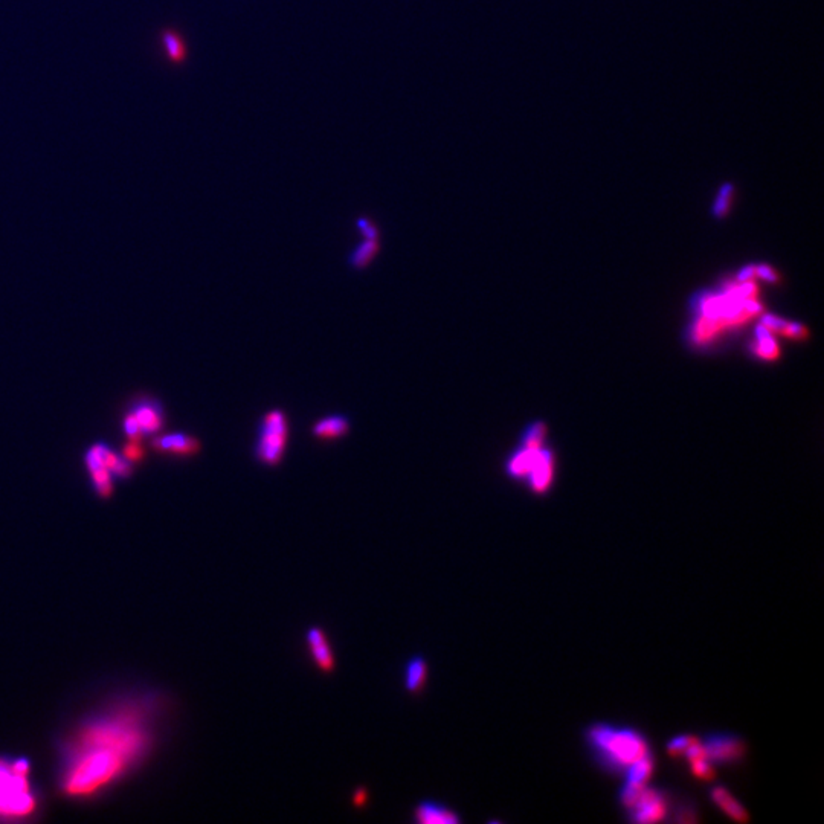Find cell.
<instances>
[{
  "instance_id": "cell-1",
  "label": "cell",
  "mask_w": 824,
  "mask_h": 824,
  "mask_svg": "<svg viewBox=\"0 0 824 824\" xmlns=\"http://www.w3.org/2000/svg\"><path fill=\"white\" fill-rule=\"evenodd\" d=\"M152 744L150 710L124 703L92 716L61 751L60 786L73 799H87L124 777Z\"/></svg>"
},
{
  "instance_id": "cell-2",
  "label": "cell",
  "mask_w": 824,
  "mask_h": 824,
  "mask_svg": "<svg viewBox=\"0 0 824 824\" xmlns=\"http://www.w3.org/2000/svg\"><path fill=\"white\" fill-rule=\"evenodd\" d=\"M39 806L31 782V763L23 757H0V820L31 817Z\"/></svg>"
},
{
  "instance_id": "cell-3",
  "label": "cell",
  "mask_w": 824,
  "mask_h": 824,
  "mask_svg": "<svg viewBox=\"0 0 824 824\" xmlns=\"http://www.w3.org/2000/svg\"><path fill=\"white\" fill-rule=\"evenodd\" d=\"M589 740L603 761L615 768H627L638 758L651 754L644 737L629 728L592 727Z\"/></svg>"
},
{
  "instance_id": "cell-4",
  "label": "cell",
  "mask_w": 824,
  "mask_h": 824,
  "mask_svg": "<svg viewBox=\"0 0 824 824\" xmlns=\"http://www.w3.org/2000/svg\"><path fill=\"white\" fill-rule=\"evenodd\" d=\"M289 441V420L281 410L266 412L258 426L255 458L267 467L278 466L284 458Z\"/></svg>"
},
{
  "instance_id": "cell-5",
  "label": "cell",
  "mask_w": 824,
  "mask_h": 824,
  "mask_svg": "<svg viewBox=\"0 0 824 824\" xmlns=\"http://www.w3.org/2000/svg\"><path fill=\"white\" fill-rule=\"evenodd\" d=\"M632 820L637 823H656L661 821L665 816V799L661 791L643 788L640 797L634 803Z\"/></svg>"
},
{
  "instance_id": "cell-6",
  "label": "cell",
  "mask_w": 824,
  "mask_h": 824,
  "mask_svg": "<svg viewBox=\"0 0 824 824\" xmlns=\"http://www.w3.org/2000/svg\"><path fill=\"white\" fill-rule=\"evenodd\" d=\"M702 746L708 761L716 763L733 762L744 753V746L740 744V740L731 736H715L708 739Z\"/></svg>"
},
{
  "instance_id": "cell-7",
  "label": "cell",
  "mask_w": 824,
  "mask_h": 824,
  "mask_svg": "<svg viewBox=\"0 0 824 824\" xmlns=\"http://www.w3.org/2000/svg\"><path fill=\"white\" fill-rule=\"evenodd\" d=\"M305 641H307L314 664H316L322 672H331L335 669V656H333L328 638L322 629L310 627L307 631V635H305Z\"/></svg>"
},
{
  "instance_id": "cell-8",
  "label": "cell",
  "mask_w": 824,
  "mask_h": 824,
  "mask_svg": "<svg viewBox=\"0 0 824 824\" xmlns=\"http://www.w3.org/2000/svg\"><path fill=\"white\" fill-rule=\"evenodd\" d=\"M554 478V458L550 450H545L543 448L538 452V458L533 469L530 470L529 479L530 487L534 493H543L547 490Z\"/></svg>"
},
{
  "instance_id": "cell-9",
  "label": "cell",
  "mask_w": 824,
  "mask_h": 824,
  "mask_svg": "<svg viewBox=\"0 0 824 824\" xmlns=\"http://www.w3.org/2000/svg\"><path fill=\"white\" fill-rule=\"evenodd\" d=\"M350 432V420L348 417L342 414H331L324 417L313 424L312 433L322 441H333L339 440Z\"/></svg>"
},
{
  "instance_id": "cell-10",
  "label": "cell",
  "mask_w": 824,
  "mask_h": 824,
  "mask_svg": "<svg viewBox=\"0 0 824 824\" xmlns=\"http://www.w3.org/2000/svg\"><path fill=\"white\" fill-rule=\"evenodd\" d=\"M415 821L422 824H453L460 823V817L444 804L435 801H422L414 811Z\"/></svg>"
},
{
  "instance_id": "cell-11",
  "label": "cell",
  "mask_w": 824,
  "mask_h": 824,
  "mask_svg": "<svg viewBox=\"0 0 824 824\" xmlns=\"http://www.w3.org/2000/svg\"><path fill=\"white\" fill-rule=\"evenodd\" d=\"M154 446L157 449H162V450L180 453V455H191V453L199 450L200 444L197 443V440H194L192 437H188V435L173 433V435H166V437H162V438H157L154 441Z\"/></svg>"
},
{
  "instance_id": "cell-12",
  "label": "cell",
  "mask_w": 824,
  "mask_h": 824,
  "mask_svg": "<svg viewBox=\"0 0 824 824\" xmlns=\"http://www.w3.org/2000/svg\"><path fill=\"white\" fill-rule=\"evenodd\" d=\"M541 450V449H539ZM539 450H530L521 448L507 461V474L513 478H527L533 469L536 458H538Z\"/></svg>"
},
{
  "instance_id": "cell-13",
  "label": "cell",
  "mask_w": 824,
  "mask_h": 824,
  "mask_svg": "<svg viewBox=\"0 0 824 824\" xmlns=\"http://www.w3.org/2000/svg\"><path fill=\"white\" fill-rule=\"evenodd\" d=\"M428 680V663L422 656H415L405 669V687L410 693H419Z\"/></svg>"
},
{
  "instance_id": "cell-14",
  "label": "cell",
  "mask_w": 824,
  "mask_h": 824,
  "mask_svg": "<svg viewBox=\"0 0 824 824\" xmlns=\"http://www.w3.org/2000/svg\"><path fill=\"white\" fill-rule=\"evenodd\" d=\"M710 797L728 817L733 820L745 821L748 818L746 811L740 806V803H737L733 795H731L725 788H722V786H715L710 792Z\"/></svg>"
},
{
  "instance_id": "cell-15",
  "label": "cell",
  "mask_w": 824,
  "mask_h": 824,
  "mask_svg": "<svg viewBox=\"0 0 824 824\" xmlns=\"http://www.w3.org/2000/svg\"><path fill=\"white\" fill-rule=\"evenodd\" d=\"M379 249H381V246H379V238H365L364 242L359 243L353 249V252L350 254L348 258L350 266L355 267L357 271L365 269L367 266L373 263L376 255L379 254Z\"/></svg>"
},
{
  "instance_id": "cell-16",
  "label": "cell",
  "mask_w": 824,
  "mask_h": 824,
  "mask_svg": "<svg viewBox=\"0 0 824 824\" xmlns=\"http://www.w3.org/2000/svg\"><path fill=\"white\" fill-rule=\"evenodd\" d=\"M751 348L754 351V355L763 360H775L780 355L779 345H777V342L774 340L773 333L765 328L762 324L757 327L756 342L751 345Z\"/></svg>"
},
{
  "instance_id": "cell-17",
  "label": "cell",
  "mask_w": 824,
  "mask_h": 824,
  "mask_svg": "<svg viewBox=\"0 0 824 824\" xmlns=\"http://www.w3.org/2000/svg\"><path fill=\"white\" fill-rule=\"evenodd\" d=\"M86 461H87V467L90 470V474H92V476H94L98 493L101 496H109L110 493H112V483H110L109 470L103 465H101L99 460L95 457V453L92 450L87 453Z\"/></svg>"
},
{
  "instance_id": "cell-18",
  "label": "cell",
  "mask_w": 824,
  "mask_h": 824,
  "mask_svg": "<svg viewBox=\"0 0 824 824\" xmlns=\"http://www.w3.org/2000/svg\"><path fill=\"white\" fill-rule=\"evenodd\" d=\"M135 419L139 424L141 432H156L162 424V412L157 406L153 405H142L139 406L135 412Z\"/></svg>"
},
{
  "instance_id": "cell-19",
  "label": "cell",
  "mask_w": 824,
  "mask_h": 824,
  "mask_svg": "<svg viewBox=\"0 0 824 824\" xmlns=\"http://www.w3.org/2000/svg\"><path fill=\"white\" fill-rule=\"evenodd\" d=\"M626 770H627V782L629 783L644 785L653 771V761H652L651 754L638 758V761H635L632 765H629Z\"/></svg>"
},
{
  "instance_id": "cell-20",
  "label": "cell",
  "mask_w": 824,
  "mask_h": 824,
  "mask_svg": "<svg viewBox=\"0 0 824 824\" xmlns=\"http://www.w3.org/2000/svg\"><path fill=\"white\" fill-rule=\"evenodd\" d=\"M545 432H547V428H545V424L538 422V423H533L529 429L525 431V433L522 435V440H521V446L524 449H530V450H539L543 448V438H545Z\"/></svg>"
},
{
  "instance_id": "cell-21",
  "label": "cell",
  "mask_w": 824,
  "mask_h": 824,
  "mask_svg": "<svg viewBox=\"0 0 824 824\" xmlns=\"http://www.w3.org/2000/svg\"><path fill=\"white\" fill-rule=\"evenodd\" d=\"M733 197H734L733 185L725 183L724 187L719 190L715 207H713V212H715L716 217H724L728 214L731 203H733Z\"/></svg>"
},
{
  "instance_id": "cell-22",
  "label": "cell",
  "mask_w": 824,
  "mask_h": 824,
  "mask_svg": "<svg viewBox=\"0 0 824 824\" xmlns=\"http://www.w3.org/2000/svg\"><path fill=\"white\" fill-rule=\"evenodd\" d=\"M164 44H165V49H166V52H168V57L171 60L182 61L185 59L187 49H185V44L178 34L166 32L164 35Z\"/></svg>"
},
{
  "instance_id": "cell-23",
  "label": "cell",
  "mask_w": 824,
  "mask_h": 824,
  "mask_svg": "<svg viewBox=\"0 0 824 824\" xmlns=\"http://www.w3.org/2000/svg\"><path fill=\"white\" fill-rule=\"evenodd\" d=\"M691 763V773L694 777H698L701 780H710L713 775H715V770H713L711 762L708 761L707 757H699V758H694V761H690Z\"/></svg>"
},
{
  "instance_id": "cell-24",
  "label": "cell",
  "mask_w": 824,
  "mask_h": 824,
  "mask_svg": "<svg viewBox=\"0 0 824 824\" xmlns=\"http://www.w3.org/2000/svg\"><path fill=\"white\" fill-rule=\"evenodd\" d=\"M693 740L694 739L690 737V736H678V737L672 739L670 742H669V745H668L669 753L670 754H675V756L684 754V753H686V749L693 744Z\"/></svg>"
},
{
  "instance_id": "cell-25",
  "label": "cell",
  "mask_w": 824,
  "mask_h": 824,
  "mask_svg": "<svg viewBox=\"0 0 824 824\" xmlns=\"http://www.w3.org/2000/svg\"><path fill=\"white\" fill-rule=\"evenodd\" d=\"M357 229L360 230V234H362L364 238H379V230L371 220L364 219V217L359 219L357 220Z\"/></svg>"
},
{
  "instance_id": "cell-26",
  "label": "cell",
  "mask_w": 824,
  "mask_h": 824,
  "mask_svg": "<svg viewBox=\"0 0 824 824\" xmlns=\"http://www.w3.org/2000/svg\"><path fill=\"white\" fill-rule=\"evenodd\" d=\"M754 275L763 278L765 281H775L777 280V273L774 269H771L770 266L762 264V266H757L754 267Z\"/></svg>"
},
{
  "instance_id": "cell-27",
  "label": "cell",
  "mask_w": 824,
  "mask_h": 824,
  "mask_svg": "<svg viewBox=\"0 0 824 824\" xmlns=\"http://www.w3.org/2000/svg\"><path fill=\"white\" fill-rule=\"evenodd\" d=\"M125 431H127L128 435H130L132 438H136L137 435L141 433V429H139V424H137V422H136V419H135L133 415L127 417V420H125Z\"/></svg>"
},
{
  "instance_id": "cell-28",
  "label": "cell",
  "mask_w": 824,
  "mask_h": 824,
  "mask_svg": "<svg viewBox=\"0 0 824 824\" xmlns=\"http://www.w3.org/2000/svg\"><path fill=\"white\" fill-rule=\"evenodd\" d=\"M124 455L127 460H139L142 457V452L137 446H135V444H130V446H127L124 449Z\"/></svg>"
}]
</instances>
